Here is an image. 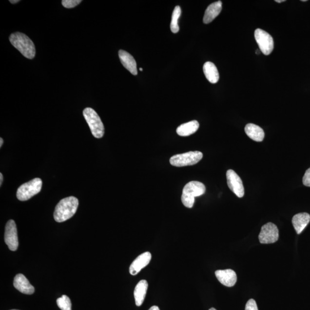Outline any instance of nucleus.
Returning a JSON list of instances; mask_svg holds the SVG:
<instances>
[{"instance_id": "obj_1", "label": "nucleus", "mask_w": 310, "mask_h": 310, "mask_svg": "<svg viewBox=\"0 0 310 310\" xmlns=\"http://www.w3.org/2000/svg\"><path fill=\"white\" fill-rule=\"evenodd\" d=\"M78 205V199L74 196L67 197L61 200L55 209V220L62 222L72 218L76 214Z\"/></svg>"}, {"instance_id": "obj_2", "label": "nucleus", "mask_w": 310, "mask_h": 310, "mask_svg": "<svg viewBox=\"0 0 310 310\" xmlns=\"http://www.w3.org/2000/svg\"><path fill=\"white\" fill-rule=\"evenodd\" d=\"M9 40L12 46L25 58L32 59L35 57L36 50L35 44L27 35L21 32H16L11 35Z\"/></svg>"}, {"instance_id": "obj_3", "label": "nucleus", "mask_w": 310, "mask_h": 310, "mask_svg": "<svg viewBox=\"0 0 310 310\" xmlns=\"http://www.w3.org/2000/svg\"><path fill=\"white\" fill-rule=\"evenodd\" d=\"M206 192V187L198 181H192L184 187L182 195V202L187 208H192L195 198L201 196Z\"/></svg>"}, {"instance_id": "obj_4", "label": "nucleus", "mask_w": 310, "mask_h": 310, "mask_svg": "<svg viewBox=\"0 0 310 310\" xmlns=\"http://www.w3.org/2000/svg\"><path fill=\"white\" fill-rule=\"evenodd\" d=\"M83 114L87 123L89 126L93 136L97 138H102L104 135V126H103L99 116L95 110L87 108L84 109Z\"/></svg>"}, {"instance_id": "obj_5", "label": "nucleus", "mask_w": 310, "mask_h": 310, "mask_svg": "<svg viewBox=\"0 0 310 310\" xmlns=\"http://www.w3.org/2000/svg\"><path fill=\"white\" fill-rule=\"evenodd\" d=\"M42 180L40 178H35L24 183L19 187L16 196L21 201H25L30 199L41 191Z\"/></svg>"}, {"instance_id": "obj_6", "label": "nucleus", "mask_w": 310, "mask_h": 310, "mask_svg": "<svg viewBox=\"0 0 310 310\" xmlns=\"http://www.w3.org/2000/svg\"><path fill=\"white\" fill-rule=\"evenodd\" d=\"M203 154L200 151H190L189 153L177 154L171 157L170 163L175 167H185L195 165L201 160Z\"/></svg>"}, {"instance_id": "obj_7", "label": "nucleus", "mask_w": 310, "mask_h": 310, "mask_svg": "<svg viewBox=\"0 0 310 310\" xmlns=\"http://www.w3.org/2000/svg\"><path fill=\"white\" fill-rule=\"evenodd\" d=\"M255 39L262 53L269 56L272 53L274 48L273 38L268 32L258 28L254 32Z\"/></svg>"}, {"instance_id": "obj_8", "label": "nucleus", "mask_w": 310, "mask_h": 310, "mask_svg": "<svg viewBox=\"0 0 310 310\" xmlns=\"http://www.w3.org/2000/svg\"><path fill=\"white\" fill-rule=\"evenodd\" d=\"M279 237V229L277 226L269 222L261 227L258 239L260 243L269 244L275 243L278 240Z\"/></svg>"}, {"instance_id": "obj_9", "label": "nucleus", "mask_w": 310, "mask_h": 310, "mask_svg": "<svg viewBox=\"0 0 310 310\" xmlns=\"http://www.w3.org/2000/svg\"><path fill=\"white\" fill-rule=\"evenodd\" d=\"M5 242L6 245L12 251H16L19 247V241L18 237L17 228L16 223L11 219L5 226Z\"/></svg>"}, {"instance_id": "obj_10", "label": "nucleus", "mask_w": 310, "mask_h": 310, "mask_svg": "<svg viewBox=\"0 0 310 310\" xmlns=\"http://www.w3.org/2000/svg\"><path fill=\"white\" fill-rule=\"evenodd\" d=\"M227 183L229 188L234 193L238 198L244 195V187L243 181L237 173L232 170H229L227 172Z\"/></svg>"}, {"instance_id": "obj_11", "label": "nucleus", "mask_w": 310, "mask_h": 310, "mask_svg": "<svg viewBox=\"0 0 310 310\" xmlns=\"http://www.w3.org/2000/svg\"><path fill=\"white\" fill-rule=\"evenodd\" d=\"M152 255L149 252H146L139 255L133 261L129 267V273L135 276L139 273L142 269L146 267L150 263Z\"/></svg>"}, {"instance_id": "obj_12", "label": "nucleus", "mask_w": 310, "mask_h": 310, "mask_svg": "<svg viewBox=\"0 0 310 310\" xmlns=\"http://www.w3.org/2000/svg\"><path fill=\"white\" fill-rule=\"evenodd\" d=\"M215 274L219 282L225 286L231 287L237 282V274L233 270H217Z\"/></svg>"}, {"instance_id": "obj_13", "label": "nucleus", "mask_w": 310, "mask_h": 310, "mask_svg": "<svg viewBox=\"0 0 310 310\" xmlns=\"http://www.w3.org/2000/svg\"><path fill=\"white\" fill-rule=\"evenodd\" d=\"M14 286L16 289L24 294L32 295L35 292L34 287L22 274H18L15 276Z\"/></svg>"}, {"instance_id": "obj_14", "label": "nucleus", "mask_w": 310, "mask_h": 310, "mask_svg": "<svg viewBox=\"0 0 310 310\" xmlns=\"http://www.w3.org/2000/svg\"><path fill=\"white\" fill-rule=\"evenodd\" d=\"M119 59L122 65L134 76L137 75V63L134 58L128 52L119 50L118 52Z\"/></svg>"}, {"instance_id": "obj_15", "label": "nucleus", "mask_w": 310, "mask_h": 310, "mask_svg": "<svg viewBox=\"0 0 310 310\" xmlns=\"http://www.w3.org/2000/svg\"><path fill=\"white\" fill-rule=\"evenodd\" d=\"M222 3L221 1L213 2L210 5L205 13L203 21L205 24L211 22L220 14L222 11Z\"/></svg>"}, {"instance_id": "obj_16", "label": "nucleus", "mask_w": 310, "mask_h": 310, "mask_svg": "<svg viewBox=\"0 0 310 310\" xmlns=\"http://www.w3.org/2000/svg\"><path fill=\"white\" fill-rule=\"evenodd\" d=\"M310 221V215L307 213H299L293 216L292 225L297 234H300L308 226Z\"/></svg>"}, {"instance_id": "obj_17", "label": "nucleus", "mask_w": 310, "mask_h": 310, "mask_svg": "<svg viewBox=\"0 0 310 310\" xmlns=\"http://www.w3.org/2000/svg\"><path fill=\"white\" fill-rule=\"evenodd\" d=\"M148 284L147 280H141L138 283L134 291L136 305L140 306L143 304L148 290Z\"/></svg>"}, {"instance_id": "obj_18", "label": "nucleus", "mask_w": 310, "mask_h": 310, "mask_svg": "<svg viewBox=\"0 0 310 310\" xmlns=\"http://www.w3.org/2000/svg\"><path fill=\"white\" fill-rule=\"evenodd\" d=\"M245 133L248 136L255 141L261 142L264 140L263 129L257 125L248 124L245 127Z\"/></svg>"}, {"instance_id": "obj_19", "label": "nucleus", "mask_w": 310, "mask_h": 310, "mask_svg": "<svg viewBox=\"0 0 310 310\" xmlns=\"http://www.w3.org/2000/svg\"><path fill=\"white\" fill-rule=\"evenodd\" d=\"M199 127V122L196 120H193L180 125L176 129V133L180 136H189L195 134L198 131Z\"/></svg>"}, {"instance_id": "obj_20", "label": "nucleus", "mask_w": 310, "mask_h": 310, "mask_svg": "<svg viewBox=\"0 0 310 310\" xmlns=\"http://www.w3.org/2000/svg\"><path fill=\"white\" fill-rule=\"evenodd\" d=\"M203 73L205 77L212 83H217L219 79V75L217 67L211 62H207L203 67Z\"/></svg>"}, {"instance_id": "obj_21", "label": "nucleus", "mask_w": 310, "mask_h": 310, "mask_svg": "<svg viewBox=\"0 0 310 310\" xmlns=\"http://www.w3.org/2000/svg\"><path fill=\"white\" fill-rule=\"evenodd\" d=\"M181 13H182V11H181L180 6H175V8L174 9L173 13L172 20H171L170 25L171 30L174 34H176L179 31L178 20L180 18Z\"/></svg>"}, {"instance_id": "obj_22", "label": "nucleus", "mask_w": 310, "mask_h": 310, "mask_svg": "<svg viewBox=\"0 0 310 310\" xmlns=\"http://www.w3.org/2000/svg\"><path fill=\"white\" fill-rule=\"evenodd\" d=\"M57 305L61 310H72V302L69 297L63 295L57 300Z\"/></svg>"}, {"instance_id": "obj_23", "label": "nucleus", "mask_w": 310, "mask_h": 310, "mask_svg": "<svg viewBox=\"0 0 310 310\" xmlns=\"http://www.w3.org/2000/svg\"><path fill=\"white\" fill-rule=\"evenodd\" d=\"M81 2V0H63L62 4L64 8H73L78 5Z\"/></svg>"}, {"instance_id": "obj_24", "label": "nucleus", "mask_w": 310, "mask_h": 310, "mask_svg": "<svg viewBox=\"0 0 310 310\" xmlns=\"http://www.w3.org/2000/svg\"><path fill=\"white\" fill-rule=\"evenodd\" d=\"M245 310H258L256 301L253 299L249 300L245 306Z\"/></svg>"}, {"instance_id": "obj_25", "label": "nucleus", "mask_w": 310, "mask_h": 310, "mask_svg": "<svg viewBox=\"0 0 310 310\" xmlns=\"http://www.w3.org/2000/svg\"><path fill=\"white\" fill-rule=\"evenodd\" d=\"M303 183L306 186L310 187V168L306 171L303 176Z\"/></svg>"}, {"instance_id": "obj_26", "label": "nucleus", "mask_w": 310, "mask_h": 310, "mask_svg": "<svg viewBox=\"0 0 310 310\" xmlns=\"http://www.w3.org/2000/svg\"><path fill=\"white\" fill-rule=\"evenodd\" d=\"M148 310H160L159 308L156 306H154Z\"/></svg>"}, {"instance_id": "obj_27", "label": "nucleus", "mask_w": 310, "mask_h": 310, "mask_svg": "<svg viewBox=\"0 0 310 310\" xmlns=\"http://www.w3.org/2000/svg\"><path fill=\"white\" fill-rule=\"evenodd\" d=\"M3 182V175L2 173L0 174V185H2V183Z\"/></svg>"}, {"instance_id": "obj_28", "label": "nucleus", "mask_w": 310, "mask_h": 310, "mask_svg": "<svg viewBox=\"0 0 310 310\" xmlns=\"http://www.w3.org/2000/svg\"><path fill=\"white\" fill-rule=\"evenodd\" d=\"M9 2L12 3V4H16V3L20 2V1H19V0H11Z\"/></svg>"}, {"instance_id": "obj_29", "label": "nucleus", "mask_w": 310, "mask_h": 310, "mask_svg": "<svg viewBox=\"0 0 310 310\" xmlns=\"http://www.w3.org/2000/svg\"><path fill=\"white\" fill-rule=\"evenodd\" d=\"M3 143H4V140H3L2 138H0V147H2Z\"/></svg>"}, {"instance_id": "obj_30", "label": "nucleus", "mask_w": 310, "mask_h": 310, "mask_svg": "<svg viewBox=\"0 0 310 310\" xmlns=\"http://www.w3.org/2000/svg\"><path fill=\"white\" fill-rule=\"evenodd\" d=\"M275 1L276 2L281 3V2H285L286 0H280H280H276Z\"/></svg>"}, {"instance_id": "obj_31", "label": "nucleus", "mask_w": 310, "mask_h": 310, "mask_svg": "<svg viewBox=\"0 0 310 310\" xmlns=\"http://www.w3.org/2000/svg\"><path fill=\"white\" fill-rule=\"evenodd\" d=\"M256 54H260V52H259V51H258V50H257V51H256Z\"/></svg>"}, {"instance_id": "obj_32", "label": "nucleus", "mask_w": 310, "mask_h": 310, "mask_svg": "<svg viewBox=\"0 0 310 310\" xmlns=\"http://www.w3.org/2000/svg\"><path fill=\"white\" fill-rule=\"evenodd\" d=\"M209 310H217L214 308H211V309H209Z\"/></svg>"}, {"instance_id": "obj_33", "label": "nucleus", "mask_w": 310, "mask_h": 310, "mask_svg": "<svg viewBox=\"0 0 310 310\" xmlns=\"http://www.w3.org/2000/svg\"><path fill=\"white\" fill-rule=\"evenodd\" d=\"M140 71H143V69H142V68H140Z\"/></svg>"}, {"instance_id": "obj_34", "label": "nucleus", "mask_w": 310, "mask_h": 310, "mask_svg": "<svg viewBox=\"0 0 310 310\" xmlns=\"http://www.w3.org/2000/svg\"></svg>"}]
</instances>
